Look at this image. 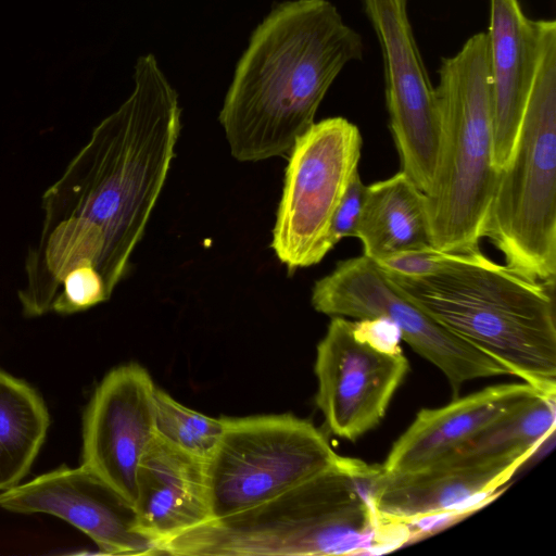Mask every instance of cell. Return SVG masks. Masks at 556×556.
<instances>
[{
    "instance_id": "6da1fadb",
    "label": "cell",
    "mask_w": 556,
    "mask_h": 556,
    "mask_svg": "<svg viewBox=\"0 0 556 556\" xmlns=\"http://www.w3.org/2000/svg\"><path fill=\"white\" fill-rule=\"evenodd\" d=\"M180 131L176 91L153 54L135 89L42 194V226L17 292L23 313L51 312L59 292L81 306L108 301L127 271L165 184Z\"/></svg>"
},
{
    "instance_id": "7a4b0ae2",
    "label": "cell",
    "mask_w": 556,
    "mask_h": 556,
    "mask_svg": "<svg viewBox=\"0 0 556 556\" xmlns=\"http://www.w3.org/2000/svg\"><path fill=\"white\" fill-rule=\"evenodd\" d=\"M364 51L328 0L277 4L253 31L219 114L235 159L289 153L313 124L331 84Z\"/></svg>"
},
{
    "instance_id": "3957f363",
    "label": "cell",
    "mask_w": 556,
    "mask_h": 556,
    "mask_svg": "<svg viewBox=\"0 0 556 556\" xmlns=\"http://www.w3.org/2000/svg\"><path fill=\"white\" fill-rule=\"evenodd\" d=\"M379 469L346 457L265 503L173 538L157 555L329 556L381 548L393 536L370 500Z\"/></svg>"
},
{
    "instance_id": "277c9868",
    "label": "cell",
    "mask_w": 556,
    "mask_h": 556,
    "mask_svg": "<svg viewBox=\"0 0 556 556\" xmlns=\"http://www.w3.org/2000/svg\"><path fill=\"white\" fill-rule=\"evenodd\" d=\"M389 281L440 325L536 390L556 394L555 281L484 254L438 274Z\"/></svg>"
},
{
    "instance_id": "5b68a950",
    "label": "cell",
    "mask_w": 556,
    "mask_h": 556,
    "mask_svg": "<svg viewBox=\"0 0 556 556\" xmlns=\"http://www.w3.org/2000/svg\"><path fill=\"white\" fill-rule=\"evenodd\" d=\"M435 93L442 132L426 194L430 240L442 251L466 253L479 249L498 175L486 33L443 59Z\"/></svg>"
},
{
    "instance_id": "8992f818",
    "label": "cell",
    "mask_w": 556,
    "mask_h": 556,
    "mask_svg": "<svg viewBox=\"0 0 556 556\" xmlns=\"http://www.w3.org/2000/svg\"><path fill=\"white\" fill-rule=\"evenodd\" d=\"M534 60L513 151L498 170L482 229L505 265L540 281L556 275V22L534 20Z\"/></svg>"
},
{
    "instance_id": "52a82bcc",
    "label": "cell",
    "mask_w": 556,
    "mask_h": 556,
    "mask_svg": "<svg viewBox=\"0 0 556 556\" xmlns=\"http://www.w3.org/2000/svg\"><path fill=\"white\" fill-rule=\"evenodd\" d=\"M224 420L205 463L212 520L265 503L346 458L309 420L290 413Z\"/></svg>"
},
{
    "instance_id": "ba28073f",
    "label": "cell",
    "mask_w": 556,
    "mask_h": 556,
    "mask_svg": "<svg viewBox=\"0 0 556 556\" xmlns=\"http://www.w3.org/2000/svg\"><path fill=\"white\" fill-rule=\"evenodd\" d=\"M358 127L336 116L314 123L292 147L271 248L289 273L318 264L329 251L333 215L358 170Z\"/></svg>"
},
{
    "instance_id": "9c48e42d",
    "label": "cell",
    "mask_w": 556,
    "mask_h": 556,
    "mask_svg": "<svg viewBox=\"0 0 556 556\" xmlns=\"http://www.w3.org/2000/svg\"><path fill=\"white\" fill-rule=\"evenodd\" d=\"M315 311L334 317H386L402 340L446 377L454 399L466 381L510 375L496 359L440 325L402 294L364 254L340 261L312 290Z\"/></svg>"
},
{
    "instance_id": "30bf717a",
    "label": "cell",
    "mask_w": 556,
    "mask_h": 556,
    "mask_svg": "<svg viewBox=\"0 0 556 556\" xmlns=\"http://www.w3.org/2000/svg\"><path fill=\"white\" fill-rule=\"evenodd\" d=\"M381 49L390 131L404 172L426 194L441 146L435 88L420 55L407 0H362Z\"/></svg>"
},
{
    "instance_id": "8fae6325",
    "label": "cell",
    "mask_w": 556,
    "mask_h": 556,
    "mask_svg": "<svg viewBox=\"0 0 556 556\" xmlns=\"http://www.w3.org/2000/svg\"><path fill=\"white\" fill-rule=\"evenodd\" d=\"M314 369L316 404L328 429L355 441L383 418L409 363L402 351L384 352L358 339L352 320L334 316L317 345Z\"/></svg>"
},
{
    "instance_id": "7c38bea8",
    "label": "cell",
    "mask_w": 556,
    "mask_h": 556,
    "mask_svg": "<svg viewBox=\"0 0 556 556\" xmlns=\"http://www.w3.org/2000/svg\"><path fill=\"white\" fill-rule=\"evenodd\" d=\"M156 388L141 365H121L98 384L83 416L81 465L132 504L139 463L156 434Z\"/></svg>"
},
{
    "instance_id": "4fadbf2b",
    "label": "cell",
    "mask_w": 556,
    "mask_h": 556,
    "mask_svg": "<svg viewBox=\"0 0 556 556\" xmlns=\"http://www.w3.org/2000/svg\"><path fill=\"white\" fill-rule=\"evenodd\" d=\"M0 507L55 516L88 535L104 554L155 555L134 504L84 465L62 466L0 492Z\"/></svg>"
},
{
    "instance_id": "5bb4252c",
    "label": "cell",
    "mask_w": 556,
    "mask_h": 556,
    "mask_svg": "<svg viewBox=\"0 0 556 556\" xmlns=\"http://www.w3.org/2000/svg\"><path fill=\"white\" fill-rule=\"evenodd\" d=\"M532 455L526 453L479 463L438 462L395 473H386L380 466L370 480V500L383 527H405L459 510L472 501L488 496Z\"/></svg>"
},
{
    "instance_id": "9a60e30c",
    "label": "cell",
    "mask_w": 556,
    "mask_h": 556,
    "mask_svg": "<svg viewBox=\"0 0 556 556\" xmlns=\"http://www.w3.org/2000/svg\"><path fill=\"white\" fill-rule=\"evenodd\" d=\"M205 463L156 434L143 454L134 506L155 555L162 544L212 520Z\"/></svg>"
},
{
    "instance_id": "2e32d148",
    "label": "cell",
    "mask_w": 556,
    "mask_h": 556,
    "mask_svg": "<svg viewBox=\"0 0 556 556\" xmlns=\"http://www.w3.org/2000/svg\"><path fill=\"white\" fill-rule=\"evenodd\" d=\"M539 393L544 392L526 382L498 384L442 407L422 408L394 442L381 469L395 473L432 465Z\"/></svg>"
},
{
    "instance_id": "e0dca14e",
    "label": "cell",
    "mask_w": 556,
    "mask_h": 556,
    "mask_svg": "<svg viewBox=\"0 0 556 556\" xmlns=\"http://www.w3.org/2000/svg\"><path fill=\"white\" fill-rule=\"evenodd\" d=\"M486 36L494 164L500 170L513 151L528 97L534 60V20L525 14L519 0H490Z\"/></svg>"
},
{
    "instance_id": "ac0fdd59",
    "label": "cell",
    "mask_w": 556,
    "mask_h": 556,
    "mask_svg": "<svg viewBox=\"0 0 556 556\" xmlns=\"http://www.w3.org/2000/svg\"><path fill=\"white\" fill-rule=\"evenodd\" d=\"M355 237L375 262L431 244L426 193L402 170L366 186Z\"/></svg>"
},
{
    "instance_id": "d6986e66",
    "label": "cell",
    "mask_w": 556,
    "mask_h": 556,
    "mask_svg": "<svg viewBox=\"0 0 556 556\" xmlns=\"http://www.w3.org/2000/svg\"><path fill=\"white\" fill-rule=\"evenodd\" d=\"M50 426L41 396L25 381L0 370V492L29 472Z\"/></svg>"
},
{
    "instance_id": "ffe728a7",
    "label": "cell",
    "mask_w": 556,
    "mask_h": 556,
    "mask_svg": "<svg viewBox=\"0 0 556 556\" xmlns=\"http://www.w3.org/2000/svg\"><path fill=\"white\" fill-rule=\"evenodd\" d=\"M555 422L556 394L539 393L439 462L479 463L526 453L534 454L554 434Z\"/></svg>"
},
{
    "instance_id": "44dd1931",
    "label": "cell",
    "mask_w": 556,
    "mask_h": 556,
    "mask_svg": "<svg viewBox=\"0 0 556 556\" xmlns=\"http://www.w3.org/2000/svg\"><path fill=\"white\" fill-rule=\"evenodd\" d=\"M155 433L179 450L206 462L224 431V417L191 409L165 391L155 390Z\"/></svg>"
},
{
    "instance_id": "7402d4cb",
    "label": "cell",
    "mask_w": 556,
    "mask_h": 556,
    "mask_svg": "<svg viewBox=\"0 0 556 556\" xmlns=\"http://www.w3.org/2000/svg\"><path fill=\"white\" fill-rule=\"evenodd\" d=\"M480 249L454 253L427 244L408 250L376 262L379 268L388 274L402 277H422L441 273L457 265L472 262L481 257Z\"/></svg>"
},
{
    "instance_id": "603a6c76",
    "label": "cell",
    "mask_w": 556,
    "mask_h": 556,
    "mask_svg": "<svg viewBox=\"0 0 556 556\" xmlns=\"http://www.w3.org/2000/svg\"><path fill=\"white\" fill-rule=\"evenodd\" d=\"M366 186L363 184L358 170L353 175L346 191L333 215L329 243L333 249L342 239L355 237L361 218Z\"/></svg>"
},
{
    "instance_id": "cb8c5ba5",
    "label": "cell",
    "mask_w": 556,
    "mask_h": 556,
    "mask_svg": "<svg viewBox=\"0 0 556 556\" xmlns=\"http://www.w3.org/2000/svg\"><path fill=\"white\" fill-rule=\"evenodd\" d=\"M355 336L384 352L402 351V334L399 327L386 317L356 319L353 321Z\"/></svg>"
}]
</instances>
